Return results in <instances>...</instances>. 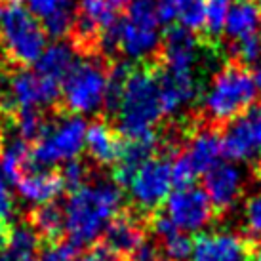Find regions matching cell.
I'll return each mask as SVG.
<instances>
[{"mask_svg":"<svg viewBox=\"0 0 261 261\" xmlns=\"http://www.w3.org/2000/svg\"><path fill=\"white\" fill-rule=\"evenodd\" d=\"M122 206V191L115 181L86 183L63 206L65 232L76 246L94 244Z\"/></svg>","mask_w":261,"mask_h":261,"instance_id":"obj_1","label":"cell"},{"mask_svg":"<svg viewBox=\"0 0 261 261\" xmlns=\"http://www.w3.org/2000/svg\"><path fill=\"white\" fill-rule=\"evenodd\" d=\"M115 115L116 132L126 141L154 136V126L164 116L156 76L149 71H132Z\"/></svg>","mask_w":261,"mask_h":261,"instance_id":"obj_2","label":"cell"},{"mask_svg":"<svg viewBox=\"0 0 261 261\" xmlns=\"http://www.w3.org/2000/svg\"><path fill=\"white\" fill-rule=\"evenodd\" d=\"M257 97L254 76L248 73L242 65H225L214 74L212 82L204 90L202 109L210 122L223 124L231 122L234 118L254 107Z\"/></svg>","mask_w":261,"mask_h":261,"instance_id":"obj_3","label":"cell"},{"mask_svg":"<svg viewBox=\"0 0 261 261\" xmlns=\"http://www.w3.org/2000/svg\"><path fill=\"white\" fill-rule=\"evenodd\" d=\"M46 31L25 6L12 4L2 12L0 21V46L15 65H37L46 50Z\"/></svg>","mask_w":261,"mask_h":261,"instance_id":"obj_4","label":"cell"},{"mask_svg":"<svg viewBox=\"0 0 261 261\" xmlns=\"http://www.w3.org/2000/svg\"><path fill=\"white\" fill-rule=\"evenodd\" d=\"M109 71L97 59L76 61L61 82V101L73 115H94L105 107Z\"/></svg>","mask_w":261,"mask_h":261,"instance_id":"obj_5","label":"cell"},{"mask_svg":"<svg viewBox=\"0 0 261 261\" xmlns=\"http://www.w3.org/2000/svg\"><path fill=\"white\" fill-rule=\"evenodd\" d=\"M86 128V120L79 115L63 116L48 124L42 138L31 149V166L35 170H50L74 160L84 149Z\"/></svg>","mask_w":261,"mask_h":261,"instance_id":"obj_6","label":"cell"},{"mask_svg":"<svg viewBox=\"0 0 261 261\" xmlns=\"http://www.w3.org/2000/svg\"><path fill=\"white\" fill-rule=\"evenodd\" d=\"M162 35L154 0H132L118 23V50L128 59L143 61L160 50Z\"/></svg>","mask_w":261,"mask_h":261,"instance_id":"obj_7","label":"cell"},{"mask_svg":"<svg viewBox=\"0 0 261 261\" xmlns=\"http://www.w3.org/2000/svg\"><path fill=\"white\" fill-rule=\"evenodd\" d=\"M221 136L212 128H198L187 145L172 160V179L177 187L193 185L196 175L210 172L221 162Z\"/></svg>","mask_w":261,"mask_h":261,"instance_id":"obj_8","label":"cell"},{"mask_svg":"<svg viewBox=\"0 0 261 261\" xmlns=\"http://www.w3.org/2000/svg\"><path fill=\"white\" fill-rule=\"evenodd\" d=\"M172 160L168 156H152L132 177L128 191L141 214H152L172 193Z\"/></svg>","mask_w":261,"mask_h":261,"instance_id":"obj_9","label":"cell"},{"mask_svg":"<svg viewBox=\"0 0 261 261\" xmlns=\"http://www.w3.org/2000/svg\"><path fill=\"white\" fill-rule=\"evenodd\" d=\"M166 214L179 231L196 232L208 227L214 219L216 208L212 206L204 189L189 185L177 187L166 198Z\"/></svg>","mask_w":261,"mask_h":261,"instance_id":"obj_10","label":"cell"},{"mask_svg":"<svg viewBox=\"0 0 261 261\" xmlns=\"http://www.w3.org/2000/svg\"><path fill=\"white\" fill-rule=\"evenodd\" d=\"M61 99V84L37 71H17L8 79V103L21 109H48Z\"/></svg>","mask_w":261,"mask_h":261,"instance_id":"obj_11","label":"cell"},{"mask_svg":"<svg viewBox=\"0 0 261 261\" xmlns=\"http://www.w3.org/2000/svg\"><path fill=\"white\" fill-rule=\"evenodd\" d=\"M244 191V175L234 162H219L204 174V193L219 212L234 208Z\"/></svg>","mask_w":261,"mask_h":261,"instance_id":"obj_12","label":"cell"},{"mask_svg":"<svg viewBox=\"0 0 261 261\" xmlns=\"http://www.w3.org/2000/svg\"><path fill=\"white\" fill-rule=\"evenodd\" d=\"M156 80H159L160 105L164 116L179 115L195 101L198 94V80L195 76V71L162 69Z\"/></svg>","mask_w":261,"mask_h":261,"instance_id":"obj_13","label":"cell"},{"mask_svg":"<svg viewBox=\"0 0 261 261\" xmlns=\"http://www.w3.org/2000/svg\"><path fill=\"white\" fill-rule=\"evenodd\" d=\"M191 261H252L250 240L232 232H208L193 240Z\"/></svg>","mask_w":261,"mask_h":261,"instance_id":"obj_14","label":"cell"},{"mask_svg":"<svg viewBox=\"0 0 261 261\" xmlns=\"http://www.w3.org/2000/svg\"><path fill=\"white\" fill-rule=\"evenodd\" d=\"M103 246L109 252L120 255H134L145 246V225L138 214L120 212L111 219L101 234Z\"/></svg>","mask_w":261,"mask_h":261,"instance_id":"obj_15","label":"cell"},{"mask_svg":"<svg viewBox=\"0 0 261 261\" xmlns=\"http://www.w3.org/2000/svg\"><path fill=\"white\" fill-rule=\"evenodd\" d=\"M118 4L115 0H80L74 21V37L84 46L97 42L99 33L118 23Z\"/></svg>","mask_w":261,"mask_h":261,"instance_id":"obj_16","label":"cell"},{"mask_svg":"<svg viewBox=\"0 0 261 261\" xmlns=\"http://www.w3.org/2000/svg\"><path fill=\"white\" fill-rule=\"evenodd\" d=\"M27 10L40 21L48 37L63 38L74 29L76 12L71 0H27Z\"/></svg>","mask_w":261,"mask_h":261,"instance_id":"obj_17","label":"cell"},{"mask_svg":"<svg viewBox=\"0 0 261 261\" xmlns=\"http://www.w3.org/2000/svg\"><path fill=\"white\" fill-rule=\"evenodd\" d=\"M160 56L164 69L174 71H195L198 61V40L195 33L177 27L170 29L160 44Z\"/></svg>","mask_w":261,"mask_h":261,"instance_id":"obj_18","label":"cell"},{"mask_svg":"<svg viewBox=\"0 0 261 261\" xmlns=\"http://www.w3.org/2000/svg\"><path fill=\"white\" fill-rule=\"evenodd\" d=\"M122 147L124 143L118 132L113 130L105 120H94L92 124H88L84 149L95 164H99V166L116 164L120 159Z\"/></svg>","mask_w":261,"mask_h":261,"instance_id":"obj_19","label":"cell"},{"mask_svg":"<svg viewBox=\"0 0 261 261\" xmlns=\"http://www.w3.org/2000/svg\"><path fill=\"white\" fill-rule=\"evenodd\" d=\"M156 145H159L156 134L149 136V138L130 139V141L124 143L120 159H118L115 172H113L115 183L118 187H128L130 185L132 177L136 175V172L145 164L147 160L152 159V154L156 151Z\"/></svg>","mask_w":261,"mask_h":261,"instance_id":"obj_20","label":"cell"},{"mask_svg":"<svg viewBox=\"0 0 261 261\" xmlns=\"http://www.w3.org/2000/svg\"><path fill=\"white\" fill-rule=\"evenodd\" d=\"M17 193L23 200L31 204H50L63 193V181L58 172L51 170H33L29 174H25L15 183Z\"/></svg>","mask_w":261,"mask_h":261,"instance_id":"obj_21","label":"cell"},{"mask_svg":"<svg viewBox=\"0 0 261 261\" xmlns=\"http://www.w3.org/2000/svg\"><path fill=\"white\" fill-rule=\"evenodd\" d=\"M221 152L229 162H246L257 156L255 138L246 113L225 126L221 134Z\"/></svg>","mask_w":261,"mask_h":261,"instance_id":"obj_22","label":"cell"},{"mask_svg":"<svg viewBox=\"0 0 261 261\" xmlns=\"http://www.w3.org/2000/svg\"><path fill=\"white\" fill-rule=\"evenodd\" d=\"M151 229L162 246V254L170 261H189L193 254V240L179 231L166 214H156L151 219Z\"/></svg>","mask_w":261,"mask_h":261,"instance_id":"obj_23","label":"cell"},{"mask_svg":"<svg viewBox=\"0 0 261 261\" xmlns=\"http://www.w3.org/2000/svg\"><path fill=\"white\" fill-rule=\"evenodd\" d=\"M261 27V8L255 0H234L227 17L225 35L231 40L257 35Z\"/></svg>","mask_w":261,"mask_h":261,"instance_id":"obj_24","label":"cell"},{"mask_svg":"<svg viewBox=\"0 0 261 261\" xmlns=\"http://www.w3.org/2000/svg\"><path fill=\"white\" fill-rule=\"evenodd\" d=\"M76 61L79 59H76V51H74L73 46L63 42V40H58V42L46 46L42 56L38 58L37 73L61 84Z\"/></svg>","mask_w":261,"mask_h":261,"instance_id":"obj_25","label":"cell"},{"mask_svg":"<svg viewBox=\"0 0 261 261\" xmlns=\"http://www.w3.org/2000/svg\"><path fill=\"white\" fill-rule=\"evenodd\" d=\"M40 237L27 225H15L10 231L6 248L0 252V261H33L40 250Z\"/></svg>","mask_w":261,"mask_h":261,"instance_id":"obj_26","label":"cell"},{"mask_svg":"<svg viewBox=\"0 0 261 261\" xmlns=\"http://www.w3.org/2000/svg\"><path fill=\"white\" fill-rule=\"evenodd\" d=\"M31 164V147L23 139L14 138L2 147L0 152V175L10 183H17L27 174Z\"/></svg>","mask_w":261,"mask_h":261,"instance_id":"obj_27","label":"cell"},{"mask_svg":"<svg viewBox=\"0 0 261 261\" xmlns=\"http://www.w3.org/2000/svg\"><path fill=\"white\" fill-rule=\"evenodd\" d=\"M29 225L37 231L40 239L48 240V242H58L61 240L63 232H65V216H63V208H59L58 204H42L37 206L31 212Z\"/></svg>","mask_w":261,"mask_h":261,"instance_id":"obj_28","label":"cell"},{"mask_svg":"<svg viewBox=\"0 0 261 261\" xmlns=\"http://www.w3.org/2000/svg\"><path fill=\"white\" fill-rule=\"evenodd\" d=\"M48 124L44 122L42 115L37 109H21L17 111V115L14 118V128L17 138L23 139L25 143H37L38 139L42 138L44 130Z\"/></svg>","mask_w":261,"mask_h":261,"instance_id":"obj_29","label":"cell"},{"mask_svg":"<svg viewBox=\"0 0 261 261\" xmlns=\"http://www.w3.org/2000/svg\"><path fill=\"white\" fill-rule=\"evenodd\" d=\"M231 6H232V0H206L204 31L208 33L210 38H218L225 31Z\"/></svg>","mask_w":261,"mask_h":261,"instance_id":"obj_30","label":"cell"},{"mask_svg":"<svg viewBox=\"0 0 261 261\" xmlns=\"http://www.w3.org/2000/svg\"><path fill=\"white\" fill-rule=\"evenodd\" d=\"M175 4H177V19L183 29L191 33L204 29L206 0H175Z\"/></svg>","mask_w":261,"mask_h":261,"instance_id":"obj_31","label":"cell"},{"mask_svg":"<svg viewBox=\"0 0 261 261\" xmlns=\"http://www.w3.org/2000/svg\"><path fill=\"white\" fill-rule=\"evenodd\" d=\"M132 69L128 63L118 61L113 65V69H109V86H107V99H105V107L115 113L116 105L122 97V92L126 88V82L130 79Z\"/></svg>","mask_w":261,"mask_h":261,"instance_id":"obj_32","label":"cell"},{"mask_svg":"<svg viewBox=\"0 0 261 261\" xmlns=\"http://www.w3.org/2000/svg\"><path fill=\"white\" fill-rule=\"evenodd\" d=\"M232 58L237 59V65H259L261 63V37H252L234 40L232 44Z\"/></svg>","mask_w":261,"mask_h":261,"instance_id":"obj_33","label":"cell"},{"mask_svg":"<svg viewBox=\"0 0 261 261\" xmlns=\"http://www.w3.org/2000/svg\"><path fill=\"white\" fill-rule=\"evenodd\" d=\"M61 181H63V187L69 189L71 193L76 191V189L84 187L86 185V177H88V168L84 162H80V160H69L63 164L61 168Z\"/></svg>","mask_w":261,"mask_h":261,"instance_id":"obj_34","label":"cell"},{"mask_svg":"<svg viewBox=\"0 0 261 261\" xmlns=\"http://www.w3.org/2000/svg\"><path fill=\"white\" fill-rule=\"evenodd\" d=\"M244 227L252 240H261V193H255L244 204Z\"/></svg>","mask_w":261,"mask_h":261,"instance_id":"obj_35","label":"cell"},{"mask_svg":"<svg viewBox=\"0 0 261 261\" xmlns=\"http://www.w3.org/2000/svg\"><path fill=\"white\" fill-rule=\"evenodd\" d=\"M42 257V261H79L80 248L71 240H58L44 250Z\"/></svg>","mask_w":261,"mask_h":261,"instance_id":"obj_36","label":"cell"},{"mask_svg":"<svg viewBox=\"0 0 261 261\" xmlns=\"http://www.w3.org/2000/svg\"><path fill=\"white\" fill-rule=\"evenodd\" d=\"M154 14L159 25L170 27L177 19V4L175 0H154Z\"/></svg>","mask_w":261,"mask_h":261,"instance_id":"obj_37","label":"cell"},{"mask_svg":"<svg viewBox=\"0 0 261 261\" xmlns=\"http://www.w3.org/2000/svg\"><path fill=\"white\" fill-rule=\"evenodd\" d=\"M14 212H15L14 196H12L10 189H8L6 179L0 175V219L8 221V219L14 216Z\"/></svg>","mask_w":261,"mask_h":261,"instance_id":"obj_38","label":"cell"},{"mask_svg":"<svg viewBox=\"0 0 261 261\" xmlns=\"http://www.w3.org/2000/svg\"><path fill=\"white\" fill-rule=\"evenodd\" d=\"M79 261H124V257L113 254L103 244H99V246H94L92 250H88L86 254H80Z\"/></svg>","mask_w":261,"mask_h":261,"instance_id":"obj_39","label":"cell"},{"mask_svg":"<svg viewBox=\"0 0 261 261\" xmlns=\"http://www.w3.org/2000/svg\"><path fill=\"white\" fill-rule=\"evenodd\" d=\"M246 118L250 120V126H252V132H254L257 156L261 159V105H254L246 113Z\"/></svg>","mask_w":261,"mask_h":261,"instance_id":"obj_40","label":"cell"},{"mask_svg":"<svg viewBox=\"0 0 261 261\" xmlns=\"http://www.w3.org/2000/svg\"><path fill=\"white\" fill-rule=\"evenodd\" d=\"M132 261H170V259L162 252H159L154 246H147L145 244V246L139 248L138 252L132 255Z\"/></svg>","mask_w":261,"mask_h":261,"instance_id":"obj_41","label":"cell"},{"mask_svg":"<svg viewBox=\"0 0 261 261\" xmlns=\"http://www.w3.org/2000/svg\"><path fill=\"white\" fill-rule=\"evenodd\" d=\"M250 259L261 261V240L250 239Z\"/></svg>","mask_w":261,"mask_h":261,"instance_id":"obj_42","label":"cell"},{"mask_svg":"<svg viewBox=\"0 0 261 261\" xmlns=\"http://www.w3.org/2000/svg\"><path fill=\"white\" fill-rule=\"evenodd\" d=\"M8 239H10V229H8L6 221H2V219H0V252L6 248Z\"/></svg>","mask_w":261,"mask_h":261,"instance_id":"obj_43","label":"cell"},{"mask_svg":"<svg viewBox=\"0 0 261 261\" xmlns=\"http://www.w3.org/2000/svg\"><path fill=\"white\" fill-rule=\"evenodd\" d=\"M252 76H254L255 88H257V94H261V63L255 67V71L252 73Z\"/></svg>","mask_w":261,"mask_h":261,"instance_id":"obj_44","label":"cell"},{"mask_svg":"<svg viewBox=\"0 0 261 261\" xmlns=\"http://www.w3.org/2000/svg\"><path fill=\"white\" fill-rule=\"evenodd\" d=\"M2 147L4 145H2V132H0V152H2Z\"/></svg>","mask_w":261,"mask_h":261,"instance_id":"obj_45","label":"cell"},{"mask_svg":"<svg viewBox=\"0 0 261 261\" xmlns=\"http://www.w3.org/2000/svg\"><path fill=\"white\" fill-rule=\"evenodd\" d=\"M2 12H4V10H0V21H2Z\"/></svg>","mask_w":261,"mask_h":261,"instance_id":"obj_46","label":"cell"},{"mask_svg":"<svg viewBox=\"0 0 261 261\" xmlns=\"http://www.w3.org/2000/svg\"><path fill=\"white\" fill-rule=\"evenodd\" d=\"M0 105H2V92H0Z\"/></svg>","mask_w":261,"mask_h":261,"instance_id":"obj_47","label":"cell"},{"mask_svg":"<svg viewBox=\"0 0 261 261\" xmlns=\"http://www.w3.org/2000/svg\"><path fill=\"white\" fill-rule=\"evenodd\" d=\"M8 2H17V0H8Z\"/></svg>","mask_w":261,"mask_h":261,"instance_id":"obj_48","label":"cell"},{"mask_svg":"<svg viewBox=\"0 0 261 261\" xmlns=\"http://www.w3.org/2000/svg\"><path fill=\"white\" fill-rule=\"evenodd\" d=\"M255 2H257V0H255Z\"/></svg>","mask_w":261,"mask_h":261,"instance_id":"obj_49","label":"cell"},{"mask_svg":"<svg viewBox=\"0 0 261 261\" xmlns=\"http://www.w3.org/2000/svg\"><path fill=\"white\" fill-rule=\"evenodd\" d=\"M33 261H35V259H33Z\"/></svg>","mask_w":261,"mask_h":261,"instance_id":"obj_50","label":"cell"}]
</instances>
